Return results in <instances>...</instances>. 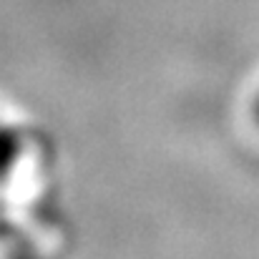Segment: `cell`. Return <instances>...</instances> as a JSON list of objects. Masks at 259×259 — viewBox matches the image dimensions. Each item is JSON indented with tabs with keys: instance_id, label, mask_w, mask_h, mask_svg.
I'll return each instance as SVG.
<instances>
[{
	"instance_id": "6da1fadb",
	"label": "cell",
	"mask_w": 259,
	"mask_h": 259,
	"mask_svg": "<svg viewBox=\"0 0 259 259\" xmlns=\"http://www.w3.org/2000/svg\"><path fill=\"white\" fill-rule=\"evenodd\" d=\"M23 151H25L23 131L0 113V181L18 169Z\"/></svg>"
},
{
	"instance_id": "7a4b0ae2",
	"label": "cell",
	"mask_w": 259,
	"mask_h": 259,
	"mask_svg": "<svg viewBox=\"0 0 259 259\" xmlns=\"http://www.w3.org/2000/svg\"><path fill=\"white\" fill-rule=\"evenodd\" d=\"M249 113H252V121L259 126V91L254 93V98H252V106H249Z\"/></svg>"
}]
</instances>
